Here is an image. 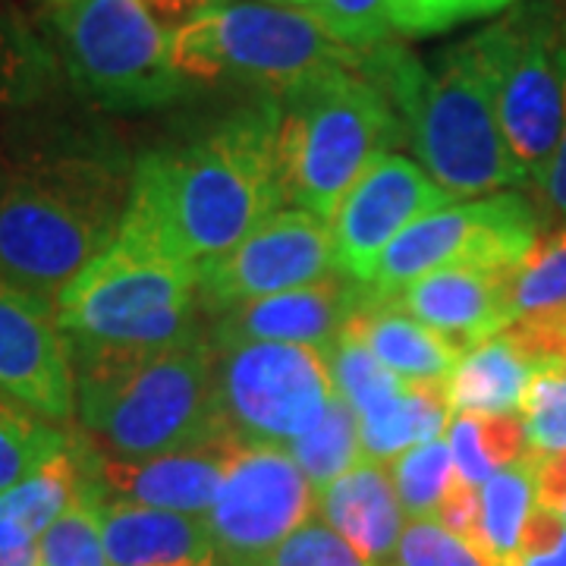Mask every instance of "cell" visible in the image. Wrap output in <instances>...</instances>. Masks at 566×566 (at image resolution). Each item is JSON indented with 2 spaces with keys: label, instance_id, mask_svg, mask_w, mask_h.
<instances>
[{
  "label": "cell",
  "instance_id": "36",
  "mask_svg": "<svg viewBox=\"0 0 566 566\" xmlns=\"http://www.w3.org/2000/svg\"><path fill=\"white\" fill-rule=\"evenodd\" d=\"M447 444H450V457L457 465V479L472 488H482L497 472V465L491 463L482 444V424L479 416H465V412H453L450 424H447Z\"/></svg>",
  "mask_w": 566,
  "mask_h": 566
},
{
  "label": "cell",
  "instance_id": "32",
  "mask_svg": "<svg viewBox=\"0 0 566 566\" xmlns=\"http://www.w3.org/2000/svg\"><path fill=\"white\" fill-rule=\"evenodd\" d=\"M390 566H497L438 520H409L397 542Z\"/></svg>",
  "mask_w": 566,
  "mask_h": 566
},
{
  "label": "cell",
  "instance_id": "16",
  "mask_svg": "<svg viewBox=\"0 0 566 566\" xmlns=\"http://www.w3.org/2000/svg\"><path fill=\"white\" fill-rule=\"evenodd\" d=\"M363 303V286L346 277L286 290L252 303L233 305L208 327L214 349L233 344H300L331 353Z\"/></svg>",
  "mask_w": 566,
  "mask_h": 566
},
{
  "label": "cell",
  "instance_id": "28",
  "mask_svg": "<svg viewBox=\"0 0 566 566\" xmlns=\"http://www.w3.org/2000/svg\"><path fill=\"white\" fill-rule=\"evenodd\" d=\"M98 501H102V485L95 482V469H92V482L85 494L41 535V566H111L104 551Z\"/></svg>",
  "mask_w": 566,
  "mask_h": 566
},
{
  "label": "cell",
  "instance_id": "35",
  "mask_svg": "<svg viewBox=\"0 0 566 566\" xmlns=\"http://www.w3.org/2000/svg\"><path fill=\"white\" fill-rule=\"evenodd\" d=\"M504 337L526 356L538 375L566 378V308L523 315L506 327Z\"/></svg>",
  "mask_w": 566,
  "mask_h": 566
},
{
  "label": "cell",
  "instance_id": "26",
  "mask_svg": "<svg viewBox=\"0 0 566 566\" xmlns=\"http://www.w3.org/2000/svg\"><path fill=\"white\" fill-rule=\"evenodd\" d=\"M66 444V431L0 390V494L25 482Z\"/></svg>",
  "mask_w": 566,
  "mask_h": 566
},
{
  "label": "cell",
  "instance_id": "29",
  "mask_svg": "<svg viewBox=\"0 0 566 566\" xmlns=\"http://www.w3.org/2000/svg\"><path fill=\"white\" fill-rule=\"evenodd\" d=\"M554 308H566V227L542 237L520 271L510 277L513 322Z\"/></svg>",
  "mask_w": 566,
  "mask_h": 566
},
{
  "label": "cell",
  "instance_id": "21",
  "mask_svg": "<svg viewBox=\"0 0 566 566\" xmlns=\"http://www.w3.org/2000/svg\"><path fill=\"white\" fill-rule=\"evenodd\" d=\"M346 331L356 334L397 378L412 385H447L465 353L463 346L412 318L397 303L368 300L365 293Z\"/></svg>",
  "mask_w": 566,
  "mask_h": 566
},
{
  "label": "cell",
  "instance_id": "44",
  "mask_svg": "<svg viewBox=\"0 0 566 566\" xmlns=\"http://www.w3.org/2000/svg\"><path fill=\"white\" fill-rule=\"evenodd\" d=\"M390 25L406 39L431 35V0H387Z\"/></svg>",
  "mask_w": 566,
  "mask_h": 566
},
{
  "label": "cell",
  "instance_id": "40",
  "mask_svg": "<svg viewBox=\"0 0 566 566\" xmlns=\"http://www.w3.org/2000/svg\"><path fill=\"white\" fill-rule=\"evenodd\" d=\"M566 535V520L557 510H547V506H535L532 516H528L526 528H523V538H520V551H516V560H528V557H542L547 551L564 542Z\"/></svg>",
  "mask_w": 566,
  "mask_h": 566
},
{
  "label": "cell",
  "instance_id": "18",
  "mask_svg": "<svg viewBox=\"0 0 566 566\" xmlns=\"http://www.w3.org/2000/svg\"><path fill=\"white\" fill-rule=\"evenodd\" d=\"M516 274V271H513ZM482 268H444L422 281L409 283L390 303L406 308L438 334L463 349L501 337L513 324L510 315V277Z\"/></svg>",
  "mask_w": 566,
  "mask_h": 566
},
{
  "label": "cell",
  "instance_id": "47",
  "mask_svg": "<svg viewBox=\"0 0 566 566\" xmlns=\"http://www.w3.org/2000/svg\"><path fill=\"white\" fill-rule=\"evenodd\" d=\"M268 3H281V7H312L315 0H268Z\"/></svg>",
  "mask_w": 566,
  "mask_h": 566
},
{
  "label": "cell",
  "instance_id": "9",
  "mask_svg": "<svg viewBox=\"0 0 566 566\" xmlns=\"http://www.w3.org/2000/svg\"><path fill=\"white\" fill-rule=\"evenodd\" d=\"M564 13L551 0H523L504 20L475 32L485 57L497 120L526 186H542L557 155L566 120V80L560 61Z\"/></svg>",
  "mask_w": 566,
  "mask_h": 566
},
{
  "label": "cell",
  "instance_id": "43",
  "mask_svg": "<svg viewBox=\"0 0 566 566\" xmlns=\"http://www.w3.org/2000/svg\"><path fill=\"white\" fill-rule=\"evenodd\" d=\"M41 538L0 520V566H41Z\"/></svg>",
  "mask_w": 566,
  "mask_h": 566
},
{
  "label": "cell",
  "instance_id": "23",
  "mask_svg": "<svg viewBox=\"0 0 566 566\" xmlns=\"http://www.w3.org/2000/svg\"><path fill=\"white\" fill-rule=\"evenodd\" d=\"M444 385L406 381L390 400L359 416L363 453L371 463H390L412 447L438 441L450 424Z\"/></svg>",
  "mask_w": 566,
  "mask_h": 566
},
{
  "label": "cell",
  "instance_id": "42",
  "mask_svg": "<svg viewBox=\"0 0 566 566\" xmlns=\"http://www.w3.org/2000/svg\"><path fill=\"white\" fill-rule=\"evenodd\" d=\"M535 494L538 506L564 510L566 506V450L557 453H538L535 450Z\"/></svg>",
  "mask_w": 566,
  "mask_h": 566
},
{
  "label": "cell",
  "instance_id": "25",
  "mask_svg": "<svg viewBox=\"0 0 566 566\" xmlns=\"http://www.w3.org/2000/svg\"><path fill=\"white\" fill-rule=\"evenodd\" d=\"M290 457L305 472L315 491H324L331 482H337L344 472L356 463H363V424L356 409L346 403L340 394L327 403L322 422L315 424L308 434L286 447Z\"/></svg>",
  "mask_w": 566,
  "mask_h": 566
},
{
  "label": "cell",
  "instance_id": "45",
  "mask_svg": "<svg viewBox=\"0 0 566 566\" xmlns=\"http://www.w3.org/2000/svg\"><path fill=\"white\" fill-rule=\"evenodd\" d=\"M148 7V13L161 25H182L186 20H192L196 13H202L205 7L218 3V0H142Z\"/></svg>",
  "mask_w": 566,
  "mask_h": 566
},
{
  "label": "cell",
  "instance_id": "48",
  "mask_svg": "<svg viewBox=\"0 0 566 566\" xmlns=\"http://www.w3.org/2000/svg\"><path fill=\"white\" fill-rule=\"evenodd\" d=\"M199 566H223V564L218 560V557H214V560H208V564H199Z\"/></svg>",
  "mask_w": 566,
  "mask_h": 566
},
{
  "label": "cell",
  "instance_id": "17",
  "mask_svg": "<svg viewBox=\"0 0 566 566\" xmlns=\"http://www.w3.org/2000/svg\"><path fill=\"white\" fill-rule=\"evenodd\" d=\"M233 438H218L196 450H177L148 460H117L95 447V482L104 494L129 504L208 516L218 501L227 465L237 457Z\"/></svg>",
  "mask_w": 566,
  "mask_h": 566
},
{
  "label": "cell",
  "instance_id": "7",
  "mask_svg": "<svg viewBox=\"0 0 566 566\" xmlns=\"http://www.w3.org/2000/svg\"><path fill=\"white\" fill-rule=\"evenodd\" d=\"M73 346L164 349L202 337L199 271L117 240L54 300Z\"/></svg>",
  "mask_w": 566,
  "mask_h": 566
},
{
  "label": "cell",
  "instance_id": "1",
  "mask_svg": "<svg viewBox=\"0 0 566 566\" xmlns=\"http://www.w3.org/2000/svg\"><path fill=\"white\" fill-rule=\"evenodd\" d=\"M281 202L277 98L262 95L133 164L120 240L199 271L243 243Z\"/></svg>",
  "mask_w": 566,
  "mask_h": 566
},
{
  "label": "cell",
  "instance_id": "46",
  "mask_svg": "<svg viewBox=\"0 0 566 566\" xmlns=\"http://www.w3.org/2000/svg\"><path fill=\"white\" fill-rule=\"evenodd\" d=\"M516 566H566V535H564V542L554 547V551H547V554H542V557L520 560Z\"/></svg>",
  "mask_w": 566,
  "mask_h": 566
},
{
  "label": "cell",
  "instance_id": "33",
  "mask_svg": "<svg viewBox=\"0 0 566 566\" xmlns=\"http://www.w3.org/2000/svg\"><path fill=\"white\" fill-rule=\"evenodd\" d=\"M264 566H375L365 560L340 532L324 523L322 516L305 520L286 542H283Z\"/></svg>",
  "mask_w": 566,
  "mask_h": 566
},
{
  "label": "cell",
  "instance_id": "34",
  "mask_svg": "<svg viewBox=\"0 0 566 566\" xmlns=\"http://www.w3.org/2000/svg\"><path fill=\"white\" fill-rule=\"evenodd\" d=\"M528 447L538 453L566 450V378L535 375L523 400Z\"/></svg>",
  "mask_w": 566,
  "mask_h": 566
},
{
  "label": "cell",
  "instance_id": "3",
  "mask_svg": "<svg viewBox=\"0 0 566 566\" xmlns=\"http://www.w3.org/2000/svg\"><path fill=\"white\" fill-rule=\"evenodd\" d=\"M359 70L394 104L424 174L453 199L526 186L497 120L494 85L475 35L441 51L431 66L403 48L381 44L359 54Z\"/></svg>",
  "mask_w": 566,
  "mask_h": 566
},
{
  "label": "cell",
  "instance_id": "6",
  "mask_svg": "<svg viewBox=\"0 0 566 566\" xmlns=\"http://www.w3.org/2000/svg\"><path fill=\"white\" fill-rule=\"evenodd\" d=\"M359 54L334 39L312 10L218 0L170 32V66L186 85L237 82L283 95L327 70L356 66Z\"/></svg>",
  "mask_w": 566,
  "mask_h": 566
},
{
  "label": "cell",
  "instance_id": "13",
  "mask_svg": "<svg viewBox=\"0 0 566 566\" xmlns=\"http://www.w3.org/2000/svg\"><path fill=\"white\" fill-rule=\"evenodd\" d=\"M331 277H340L331 227L308 211L290 208L259 223L227 255L199 268V303L208 315H223L233 305Z\"/></svg>",
  "mask_w": 566,
  "mask_h": 566
},
{
  "label": "cell",
  "instance_id": "11",
  "mask_svg": "<svg viewBox=\"0 0 566 566\" xmlns=\"http://www.w3.org/2000/svg\"><path fill=\"white\" fill-rule=\"evenodd\" d=\"M223 431L243 447H286L322 422L337 387L327 356L300 344L214 349Z\"/></svg>",
  "mask_w": 566,
  "mask_h": 566
},
{
  "label": "cell",
  "instance_id": "14",
  "mask_svg": "<svg viewBox=\"0 0 566 566\" xmlns=\"http://www.w3.org/2000/svg\"><path fill=\"white\" fill-rule=\"evenodd\" d=\"M453 205V196L403 155H387L356 182L331 218L337 274L368 286L375 268L406 227Z\"/></svg>",
  "mask_w": 566,
  "mask_h": 566
},
{
  "label": "cell",
  "instance_id": "31",
  "mask_svg": "<svg viewBox=\"0 0 566 566\" xmlns=\"http://www.w3.org/2000/svg\"><path fill=\"white\" fill-rule=\"evenodd\" d=\"M308 10L334 39L356 54L381 48L394 32L387 0H315Z\"/></svg>",
  "mask_w": 566,
  "mask_h": 566
},
{
  "label": "cell",
  "instance_id": "30",
  "mask_svg": "<svg viewBox=\"0 0 566 566\" xmlns=\"http://www.w3.org/2000/svg\"><path fill=\"white\" fill-rule=\"evenodd\" d=\"M327 365H331V378H334L337 394L356 409V416L381 406L406 385L403 378H397L390 368L378 363L375 353L346 327L340 340L327 353Z\"/></svg>",
  "mask_w": 566,
  "mask_h": 566
},
{
  "label": "cell",
  "instance_id": "4",
  "mask_svg": "<svg viewBox=\"0 0 566 566\" xmlns=\"http://www.w3.org/2000/svg\"><path fill=\"white\" fill-rule=\"evenodd\" d=\"M73 363L76 416L107 457L148 460L230 438L208 331L164 349L73 346Z\"/></svg>",
  "mask_w": 566,
  "mask_h": 566
},
{
  "label": "cell",
  "instance_id": "20",
  "mask_svg": "<svg viewBox=\"0 0 566 566\" xmlns=\"http://www.w3.org/2000/svg\"><path fill=\"white\" fill-rule=\"evenodd\" d=\"M315 513L375 566H390L403 535V506L387 463L363 460L318 491Z\"/></svg>",
  "mask_w": 566,
  "mask_h": 566
},
{
  "label": "cell",
  "instance_id": "2",
  "mask_svg": "<svg viewBox=\"0 0 566 566\" xmlns=\"http://www.w3.org/2000/svg\"><path fill=\"white\" fill-rule=\"evenodd\" d=\"M129 182L133 167L95 142L0 151V277L57 300L120 240Z\"/></svg>",
  "mask_w": 566,
  "mask_h": 566
},
{
  "label": "cell",
  "instance_id": "41",
  "mask_svg": "<svg viewBox=\"0 0 566 566\" xmlns=\"http://www.w3.org/2000/svg\"><path fill=\"white\" fill-rule=\"evenodd\" d=\"M560 61H564V80H566V13H564V32H560ZM538 196H542V208L547 211V218H557L566 221V120H564V136L557 145V155L547 167L545 180L538 186Z\"/></svg>",
  "mask_w": 566,
  "mask_h": 566
},
{
  "label": "cell",
  "instance_id": "19",
  "mask_svg": "<svg viewBox=\"0 0 566 566\" xmlns=\"http://www.w3.org/2000/svg\"><path fill=\"white\" fill-rule=\"evenodd\" d=\"M98 520L111 566H199L218 557L208 516L129 504L102 491Z\"/></svg>",
  "mask_w": 566,
  "mask_h": 566
},
{
  "label": "cell",
  "instance_id": "15",
  "mask_svg": "<svg viewBox=\"0 0 566 566\" xmlns=\"http://www.w3.org/2000/svg\"><path fill=\"white\" fill-rule=\"evenodd\" d=\"M0 390L48 422L76 416L73 344L54 300L0 277Z\"/></svg>",
  "mask_w": 566,
  "mask_h": 566
},
{
  "label": "cell",
  "instance_id": "38",
  "mask_svg": "<svg viewBox=\"0 0 566 566\" xmlns=\"http://www.w3.org/2000/svg\"><path fill=\"white\" fill-rule=\"evenodd\" d=\"M447 532H453L457 538H463L472 547H479V488L465 485V482H453V488L447 491L444 504L438 510V516H434ZM485 554V551H482Z\"/></svg>",
  "mask_w": 566,
  "mask_h": 566
},
{
  "label": "cell",
  "instance_id": "24",
  "mask_svg": "<svg viewBox=\"0 0 566 566\" xmlns=\"http://www.w3.org/2000/svg\"><path fill=\"white\" fill-rule=\"evenodd\" d=\"M535 506V450L528 447L523 460L497 469L479 491V545L494 564L513 566Z\"/></svg>",
  "mask_w": 566,
  "mask_h": 566
},
{
  "label": "cell",
  "instance_id": "12",
  "mask_svg": "<svg viewBox=\"0 0 566 566\" xmlns=\"http://www.w3.org/2000/svg\"><path fill=\"white\" fill-rule=\"evenodd\" d=\"M318 491L283 447H240L208 513L223 566H264L315 516Z\"/></svg>",
  "mask_w": 566,
  "mask_h": 566
},
{
  "label": "cell",
  "instance_id": "39",
  "mask_svg": "<svg viewBox=\"0 0 566 566\" xmlns=\"http://www.w3.org/2000/svg\"><path fill=\"white\" fill-rule=\"evenodd\" d=\"M520 0H431V35L450 32L463 22L497 17Z\"/></svg>",
  "mask_w": 566,
  "mask_h": 566
},
{
  "label": "cell",
  "instance_id": "5",
  "mask_svg": "<svg viewBox=\"0 0 566 566\" xmlns=\"http://www.w3.org/2000/svg\"><path fill=\"white\" fill-rule=\"evenodd\" d=\"M403 142L394 104L359 63L293 85L277 95L283 202L331 223L346 192Z\"/></svg>",
  "mask_w": 566,
  "mask_h": 566
},
{
  "label": "cell",
  "instance_id": "22",
  "mask_svg": "<svg viewBox=\"0 0 566 566\" xmlns=\"http://www.w3.org/2000/svg\"><path fill=\"white\" fill-rule=\"evenodd\" d=\"M538 371L516 346L501 337L465 349L460 365L447 378L450 412L465 416H506L523 409L526 390Z\"/></svg>",
  "mask_w": 566,
  "mask_h": 566
},
{
  "label": "cell",
  "instance_id": "27",
  "mask_svg": "<svg viewBox=\"0 0 566 566\" xmlns=\"http://www.w3.org/2000/svg\"><path fill=\"white\" fill-rule=\"evenodd\" d=\"M400 506L409 520H434L444 504L447 491L457 482V465L447 441H428L400 453L390 465Z\"/></svg>",
  "mask_w": 566,
  "mask_h": 566
},
{
  "label": "cell",
  "instance_id": "8",
  "mask_svg": "<svg viewBox=\"0 0 566 566\" xmlns=\"http://www.w3.org/2000/svg\"><path fill=\"white\" fill-rule=\"evenodd\" d=\"M39 25L70 85L107 111H151L189 92L170 66V32L142 0H39Z\"/></svg>",
  "mask_w": 566,
  "mask_h": 566
},
{
  "label": "cell",
  "instance_id": "37",
  "mask_svg": "<svg viewBox=\"0 0 566 566\" xmlns=\"http://www.w3.org/2000/svg\"><path fill=\"white\" fill-rule=\"evenodd\" d=\"M479 424H482L485 453L497 469L516 463V460H523L528 453L526 419L523 416H516V412H506V416H479Z\"/></svg>",
  "mask_w": 566,
  "mask_h": 566
},
{
  "label": "cell",
  "instance_id": "10",
  "mask_svg": "<svg viewBox=\"0 0 566 566\" xmlns=\"http://www.w3.org/2000/svg\"><path fill=\"white\" fill-rule=\"evenodd\" d=\"M542 214L523 192H494L463 205H444L406 227L387 245L363 293L394 300L409 283L444 268H482L513 274L542 240Z\"/></svg>",
  "mask_w": 566,
  "mask_h": 566
},
{
  "label": "cell",
  "instance_id": "49",
  "mask_svg": "<svg viewBox=\"0 0 566 566\" xmlns=\"http://www.w3.org/2000/svg\"><path fill=\"white\" fill-rule=\"evenodd\" d=\"M560 516H564V520H566V506H564V510H560Z\"/></svg>",
  "mask_w": 566,
  "mask_h": 566
}]
</instances>
